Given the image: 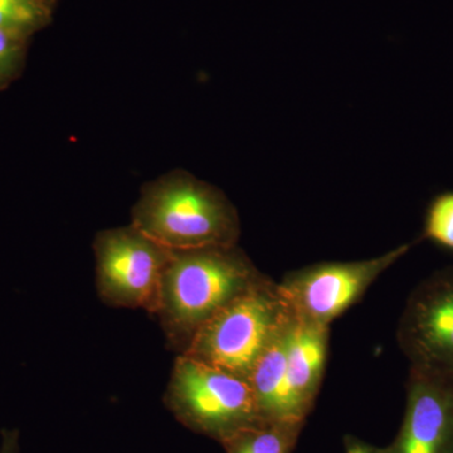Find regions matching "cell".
Instances as JSON below:
<instances>
[{
    "label": "cell",
    "mask_w": 453,
    "mask_h": 453,
    "mask_svg": "<svg viewBox=\"0 0 453 453\" xmlns=\"http://www.w3.org/2000/svg\"><path fill=\"white\" fill-rule=\"evenodd\" d=\"M266 277L238 244L173 251L153 314L169 348L183 354L203 325Z\"/></svg>",
    "instance_id": "1"
},
{
    "label": "cell",
    "mask_w": 453,
    "mask_h": 453,
    "mask_svg": "<svg viewBox=\"0 0 453 453\" xmlns=\"http://www.w3.org/2000/svg\"><path fill=\"white\" fill-rule=\"evenodd\" d=\"M131 225L170 251L237 246L241 219L219 189L173 170L142 187Z\"/></svg>",
    "instance_id": "2"
},
{
    "label": "cell",
    "mask_w": 453,
    "mask_h": 453,
    "mask_svg": "<svg viewBox=\"0 0 453 453\" xmlns=\"http://www.w3.org/2000/svg\"><path fill=\"white\" fill-rule=\"evenodd\" d=\"M294 318L279 282L267 276L203 325L179 356L247 380L262 354Z\"/></svg>",
    "instance_id": "3"
},
{
    "label": "cell",
    "mask_w": 453,
    "mask_h": 453,
    "mask_svg": "<svg viewBox=\"0 0 453 453\" xmlns=\"http://www.w3.org/2000/svg\"><path fill=\"white\" fill-rule=\"evenodd\" d=\"M164 403L179 423L217 442L264 421L249 380L178 356Z\"/></svg>",
    "instance_id": "4"
},
{
    "label": "cell",
    "mask_w": 453,
    "mask_h": 453,
    "mask_svg": "<svg viewBox=\"0 0 453 453\" xmlns=\"http://www.w3.org/2000/svg\"><path fill=\"white\" fill-rule=\"evenodd\" d=\"M98 297L112 308L144 309L153 315L173 251L133 225L95 237Z\"/></svg>",
    "instance_id": "5"
},
{
    "label": "cell",
    "mask_w": 453,
    "mask_h": 453,
    "mask_svg": "<svg viewBox=\"0 0 453 453\" xmlns=\"http://www.w3.org/2000/svg\"><path fill=\"white\" fill-rule=\"evenodd\" d=\"M411 246L401 244L374 258L320 262L291 271L279 282L280 290L296 318L330 326L356 305L378 277L403 257Z\"/></svg>",
    "instance_id": "6"
},
{
    "label": "cell",
    "mask_w": 453,
    "mask_h": 453,
    "mask_svg": "<svg viewBox=\"0 0 453 453\" xmlns=\"http://www.w3.org/2000/svg\"><path fill=\"white\" fill-rule=\"evenodd\" d=\"M396 340L411 369L453 381V267L436 271L411 292Z\"/></svg>",
    "instance_id": "7"
},
{
    "label": "cell",
    "mask_w": 453,
    "mask_h": 453,
    "mask_svg": "<svg viewBox=\"0 0 453 453\" xmlns=\"http://www.w3.org/2000/svg\"><path fill=\"white\" fill-rule=\"evenodd\" d=\"M387 453H453V381L411 369L401 429Z\"/></svg>",
    "instance_id": "8"
},
{
    "label": "cell",
    "mask_w": 453,
    "mask_h": 453,
    "mask_svg": "<svg viewBox=\"0 0 453 453\" xmlns=\"http://www.w3.org/2000/svg\"><path fill=\"white\" fill-rule=\"evenodd\" d=\"M330 326L295 316L286 333V362L292 388L305 412L314 408L329 351Z\"/></svg>",
    "instance_id": "9"
},
{
    "label": "cell",
    "mask_w": 453,
    "mask_h": 453,
    "mask_svg": "<svg viewBox=\"0 0 453 453\" xmlns=\"http://www.w3.org/2000/svg\"><path fill=\"white\" fill-rule=\"evenodd\" d=\"M288 329L262 354L247 380L255 393L256 401L264 419L306 421L309 414L305 412L295 395L290 378H288V362H286Z\"/></svg>",
    "instance_id": "10"
},
{
    "label": "cell",
    "mask_w": 453,
    "mask_h": 453,
    "mask_svg": "<svg viewBox=\"0 0 453 453\" xmlns=\"http://www.w3.org/2000/svg\"><path fill=\"white\" fill-rule=\"evenodd\" d=\"M306 421L264 419L222 443L226 453H292Z\"/></svg>",
    "instance_id": "11"
},
{
    "label": "cell",
    "mask_w": 453,
    "mask_h": 453,
    "mask_svg": "<svg viewBox=\"0 0 453 453\" xmlns=\"http://www.w3.org/2000/svg\"><path fill=\"white\" fill-rule=\"evenodd\" d=\"M50 9L46 0H0V31L32 37L49 25Z\"/></svg>",
    "instance_id": "12"
},
{
    "label": "cell",
    "mask_w": 453,
    "mask_h": 453,
    "mask_svg": "<svg viewBox=\"0 0 453 453\" xmlns=\"http://www.w3.org/2000/svg\"><path fill=\"white\" fill-rule=\"evenodd\" d=\"M422 238L453 251V192L441 193L429 203Z\"/></svg>",
    "instance_id": "13"
},
{
    "label": "cell",
    "mask_w": 453,
    "mask_h": 453,
    "mask_svg": "<svg viewBox=\"0 0 453 453\" xmlns=\"http://www.w3.org/2000/svg\"><path fill=\"white\" fill-rule=\"evenodd\" d=\"M29 38L18 33L0 31V89L8 88L22 73Z\"/></svg>",
    "instance_id": "14"
},
{
    "label": "cell",
    "mask_w": 453,
    "mask_h": 453,
    "mask_svg": "<svg viewBox=\"0 0 453 453\" xmlns=\"http://www.w3.org/2000/svg\"><path fill=\"white\" fill-rule=\"evenodd\" d=\"M344 449L345 453H387L384 447L371 445L351 434L344 437Z\"/></svg>",
    "instance_id": "15"
},
{
    "label": "cell",
    "mask_w": 453,
    "mask_h": 453,
    "mask_svg": "<svg viewBox=\"0 0 453 453\" xmlns=\"http://www.w3.org/2000/svg\"><path fill=\"white\" fill-rule=\"evenodd\" d=\"M0 453H19V432L17 429H3Z\"/></svg>",
    "instance_id": "16"
},
{
    "label": "cell",
    "mask_w": 453,
    "mask_h": 453,
    "mask_svg": "<svg viewBox=\"0 0 453 453\" xmlns=\"http://www.w3.org/2000/svg\"><path fill=\"white\" fill-rule=\"evenodd\" d=\"M46 2L49 3V4L52 5L53 0H46Z\"/></svg>",
    "instance_id": "17"
}]
</instances>
